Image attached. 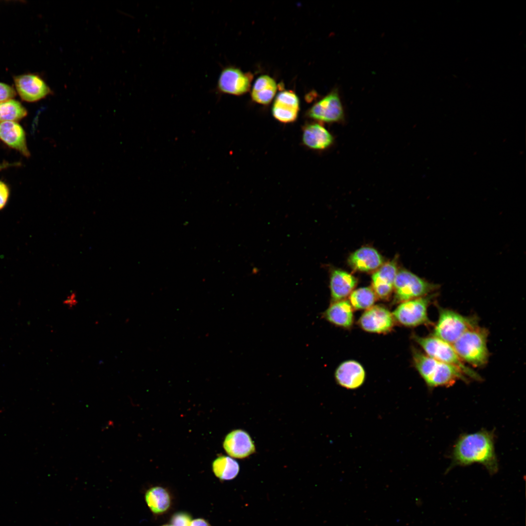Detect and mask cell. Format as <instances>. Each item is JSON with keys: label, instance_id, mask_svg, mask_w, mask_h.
<instances>
[{"label": "cell", "instance_id": "1", "mask_svg": "<svg viewBox=\"0 0 526 526\" xmlns=\"http://www.w3.org/2000/svg\"><path fill=\"white\" fill-rule=\"evenodd\" d=\"M451 457V467L478 463L484 466L490 474L495 473L498 470V463L495 451L494 433L482 430L462 434L453 447Z\"/></svg>", "mask_w": 526, "mask_h": 526}, {"label": "cell", "instance_id": "2", "mask_svg": "<svg viewBox=\"0 0 526 526\" xmlns=\"http://www.w3.org/2000/svg\"><path fill=\"white\" fill-rule=\"evenodd\" d=\"M414 365L428 387H449L456 381L467 382L469 379L457 368L430 357L414 349L413 351Z\"/></svg>", "mask_w": 526, "mask_h": 526}, {"label": "cell", "instance_id": "3", "mask_svg": "<svg viewBox=\"0 0 526 526\" xmlns=\"http://www.w3.org/2000/svg\"><path fill=\"white\" fill-rule=\"evenodd\" d=\"M488 335L486 328L477 325L465 332L452 345L463 362L475 367H483L489 358Z\"/></svg>", "mask_w": 526, "mask_h": 526}, {"label": "cell", "instance_id": "4", "mask_svg": "<svg viewBox=\"0 0 526 526\" xmlns=\"http://www.w3.org/2000/svg\"><path fill=\"white\" fill-rule=\"evenodd\" d=\"M413 338L427 356L457 368L468 378L478 381L482 380L477 373L464 363L452 344L432 335L423 337L414 335Z\"/></svg>", "mask_w": 526, "mask_h": 526}, {"label": "cell", "instance_id": "5", "mask_svg": "<svg viewBox=\"0 0 526 526\" xmlns=\"http://www.w3.org/2000/svg\"><path fill=\"white\" fill-rule=\"evenodd\" d=\"M438 318L432 336L452 344L468 330L478 325V319L453 310L438 307Z\"/></svg>", "mask_w": 526, "mask_h": 526}, {"label": "cell", "instance_id": "6", "mask_svg": "<svg viewBox=\"0 0 526 526\" xmlns=\"http://www.w3.org/2000/svg\"><path fill=\"white\" fill-rule=\"evenodd\" d=\"M438 288L437 284L430 283L408 270H400L397 271L394 282V301L401 303L424 297Z\"/></svg>", "mask_w": 526, "mask_h": 526}, {"label": "cell", "instance_id": "7", "mask_svg": "<svg viewBox=\"0 0 526 526\" xmlns=\"http://www.w3.org/2000/svg\"><path fill=\"white\" fill-rule=\"evenodd\" d=\"M435 295L432 293L401 302L392 313L394 319L407 327L430 324L428 308Z\"/></svg>", "mask_w": 526, "mask_h": 526}, {"label": "cell", "instance_id": "8", "mask_svg": "<svg viewBox=\"0 0 526 526\" xmlns=\"http://www.w3.org/2000/svg\"><path fill=\"white\" fill-rule=\"evenodd\" d=\"M309 117L326 123H340L345 120V113L338 90L333 89L315 103L308 111Z\"/></svg>", "mask_w": 526, "mask_h": 526}, {"label": "cell", "instance_id": "9", "mask_svg": "<svg viewBox=\"0 0 526 526\" xmlns=\"http://www.w3.org/2000/svg\"><path fill=\"white\" fill-rule=\"evenodd\" d=\"M253 76L238 68L227 66L222 68L215 87L217 94L241 95L249 91Z\"/></svg>", "mask_w": 526, "mask_h": 526}, {"label": "cell", "instance_id": "10", "mask_svg": "<svg viewBox=\"0 0 526 526\" xmlns=\"http://www.w3.org/2000/svg\"><path fill=\"white\" fill-rule=\"evenodd\" d=\"M360 327L365 331L375 333H385L390 331L394 324L393 314L381 305H373L367 309L360 317Z\"/></svg>", "mask_w": 526, "mask_h": 526}, {"label": "cell", "instance_id": "11", "mask_svg": "<svg viewBox=\"0 0 526 526\" xmlns=\"http://www.w3.org/2000/svg\"><path fill=\"white\" fill-rule=\"evenodd\" d=\"M16 90L20 98L27 102H36L51 93L46 82L38 76L26 74L14 78Z\"/></svg>", "mask_w": 526, "mask_h": 526}, {"label": "cell", "instance_id": "12", "mask_svg": "<svg viewBox=\"0 0 526 526\" xmlns=\"http://www.w3.org/2000/svg\"><path fill=\"white\" fill-rule=\"evenodd\" d=\"M300 110L298 97L292 91H284L279 93L273 103L272 112L274 118L282 123L295 121Z\"/></svg>", "mask_w": 526, "mask_h": 526}, {"label": "cell", "instance_id": "13", "mask_svg": "<svg viewBox=\"0 0 526 526\" xmlns=\"http://www.w3.org/2000/svg\"><path fill=\"white\" fill-rule=\"evenodd\" d=\"M365 372L357 361L349 360L343 362L337 368L335 376L337 383L350 390L360 387L365 379Z\"/></svg>", "mask_w": 526, "mask_h": 526}, {"label": "cell", "instance_id": "14", "mask_svg": "<svg viewBox=\"0 0 526 526\" xmlns=\"http://www.w3.org/2000/svg\"><path fill=\"white\" fill-rule=\"evenodd\" d=\"M223 447L226 453L236 458H244L255 451V446L250 435L242 430L229 432L225 437Z\"/></svg>", "mask_w": 526, "mask_h": 526}, {"label": "cell", "instance_id": "15", "mask_svg": "<svg viewBox=\"0 0 526 526\" xmlns=\"http://www.w3.org/2000/svg\"><path fill=\"white\" fill-rule=\"evenodd\" d=\"M397 269L396 263L389 262L382 264L372 276L373 289L376 297L387 299L391 296Z\"/></svg>", "mask_w": 526, "mask_h": 526}, {"label": "cell", "instance_id": "16", "mask_svg": "<svg viewBox=\"0 0 526 526\" xmlns=\"http://www.w3.org/2000/svg\"><path fill=\"white\" fill-rule=\"evenodd\" d=\"M0 140L23 156H30L25 132L17 122L0 121Z\"/></svg>", "mask_w": 526, "mask_h": 526}, {"label": "cell", "instance_id": "17", "mask_svg": "<svg viewBox=\"0 0 526 526\" xmlns=\"http://www.w3.org/2000/svg\"><path fill=\"white\" fill-rule=\"evenodd\" d=\"M348 261L354 269L362 272L376 270L383 263L379 253L375 248L368 246L356 250L350 255Z\"/></svg>", "mask_w": 526, "mask_h": 526}, {"label": "cell", "instance_id": "18", "mask_svg": "<svg viewBox=\"0 0 526 526\" xmlns=\"http://www.w3.org/2000/svg\"><path fill=\"white\" fill-rule=\"evenodd\" d=\"M302 142L308 148L316 150H324L334 143L332 134L319 123H312L305 126L303 130Z\"/></svg>", "mask_w": 526, "mask_h": 526}, {"label": "cell", "instance_id": "19", "mask_svg": "<svg viewBox=\"0 0 526 526\" xmlns=\"http://www.w3.org/2000/svg\"><path fill=\"white\" fill-rule=\"evenodd\" d=\"M357 283L352 274L340 269H334L331 273L330 289L332 302L344 300L350 295Z\"/></svg>", "mask_w": 526, "mask_h": 526}, {"label": "cell", "instance_id": "20", "mask_svg": "<svg viewBox=\"0 0 526 526\" xmlns=\"http://www.w3.org/2000/svg\"><path fill=\"white\" fill-rule=\"evenodd\" d=\"M323 316L329 322L340 327L349 328L353 324V307L347 300L332 302Z\"/></svg>", "mask_w": 526, "mask_h": 526}, {"label": "cell", "instance_id": "21", "mask_svg": "<svg viewBox=\"0 0 526 526\" xmlns=\"http://www.w3.org/2000/svg\"><path fill=\"white\" fill-rule=\"evenodd\" d=\"M277 89L275 81L267 75L259 77L255 81L251 91V98L254 102L263 104H269L274 97Z\"/></svg>", "mask_w": 526, "mask_h": 526}, {"label": "cell", "instance_id": "22", "mask_svg": "<svg viewBox=\"0 0 526 526\" xmlns=\"http://www.w3.org/2000/svg\"><path fill=\"white\" fill-rule=\"evenodd\" d=\"M146 502L150 509L155 514L166 511L170 505V497L167 490L161 487L150 488L145 494Z\"/></svg>", "mask_w": 526, "mask_h": 526}, {"label": "cell", "instance_id": "23", "mask_svg": "<svg viewBox=\"0 0 526 526\" xmlns=\"http://www.w3.org/2000/svg\"><path fill=\"white\" fill-rule=\"evenodd\" d=\"M212 470L215 475L220 479L229 480L234 479L238 474L239 465L232 458L221 455L213 461Z\"/></svg>", "mask_w": 526, "mask_h": 526}, {"label": "cell", "instance_id": "24", "mask_svg": "<svg viewBox=\"0 0 526 526\" xmlns=\"http://www.w3.org/2000/svg\"><path fill=\"white\" fill-rule=\"evenodd\" d=\"M27 112L18 101L13 99L0 102V121H15L22 119Z\"/></svg>", "mask_w": 526, "mask_h": 526}, {"label": "cell", "instance_id": "25", "mask_svg": "<svg viewBox=\"0 0 526 526\" xmlns=\"http://www.w3.org/2000/svg\"><path fill=\"white\" fill-rule=\"evenodd\" d=\"M376 297L372 288L369 287H361L351 292L349 302L355 309L367 310L374 305Z\"/></svg>", "mask_w": 526, "mask_h": 526}, {"label": "cell", "instance_id": "26", "mask_svg": "<svg viewBox=\"0 0 526 526\" xmlns=\"http://www.w3.org/2000/svg\"><path fill=\"white\" fill-rule=\"evenodd\" d=\"M191 521V518L189 514L180 512L172 516L171 523L173 526H189Z\"/></svg>", "mask_w": 526, "mask_h": 526}, {"label": "cell", "instance_id": "27", "mask_svg": "<svg viewBox=\"0 0 526 526\" xmlns=\"http://www.w3.org/2000/svg\"><path fill=\"white\" fill-rule=\"evenodd\" d=\"M16 94V92L13 87L0 82V102L12 99Z\"/></svg>", "mask_w": 526, "mask_h": 526}, {"label": "cell", "instance_id": "28", "mask_svg": "<svg viewBox=\"0 0 526 526\" xmlns=\"http://www.w3.org/2000/svg\"><path fill=\"white\" fill-rule=\"evenodd\" d=\"M9 195V190L7 186L0 181V210L6 205Z\"/></svg>", "mask_w": 526, "mask_h": 526}, {"label": "cell", "instance_id": "29", "mask_svg": "<svg viewBox=\"0 0 526 526\" xmlns=\"http://www.w3.org/2000/svg\"><path fill=\"white\" fill-rule=\"evenodd\" d=\"M63 304L69 309L74 308L78 304V298L75 292L68 294L63 301Z\"/></svg>", "mask_w": 526, "mask_h": 526}, {"label": "cell", "instance_id": "30", "mask_svg": "<svg viewBox=\"0 0 526 526\" xmlns=\"http://www.w3.org/2000/svg\"><path fill=\"white\" fill-rule=\"evenodd\" d=\"M189 526H210L205 520L198 518L191 521Z\"/></svg>", "mask_w": 526, "mask_h": 526}, {"label": "cell", "instance_id": "31", "mask_svg": "<svg viewBox=\"0 0 526 526\" xmlns=\"http://www.w3.org/2000/svg\"><path fill=\"white\" fill-rule=\"evenodd\" d=\"M19 165V163H8V162H4L3 163H0V171H1V170H2L3 169L7 168L8 167H12V166H18Z\"/></svg>", "mask_w": 526, "mask_h": 526}, {"label": "cell", "instance_id": "32", "mask_svg": "<svg viewBox=\"0 0 526 526\" xmlns=\"http://www.w3.org/2000/svg\"><path fill=\"white\" fill-rule=\"evenodd\" d=\"M162 526H173L171 525H163Z\"/></svg>", "mask_w": 526, "mask_h": 526}]
</instances>
